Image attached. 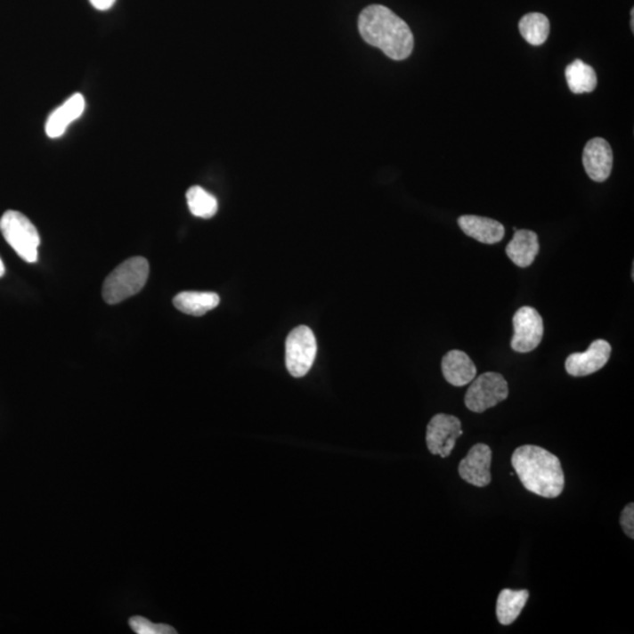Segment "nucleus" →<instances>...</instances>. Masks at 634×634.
Listing matches in <instances>:
<instances>
[{
	"label": "nucleus",
	"instance_id": "obj_6",
	"mask_svg": "<svg viewBox=\"0 0 634 634\" xmlns=\"http://www.w3.org/2000/svg\"><path fill=\"white\" fill-rule=\"evenodd\" d=\"M317 345L314 333L307 326L291 330L286 341V366L294 378H304L314 364Z\"/></svg>",
	"mask_w": 634,
	"mask_h": 634
},
{
	"label": "nucleus",
	"instance_id": "obj_7",
	"mask_svg": "<svg viewBox=\"0 0 634 634\" xmlns=\"http://www.w3.org/2000/svg\"><path fill=\"white\" fill-rule=\"evenodd\" d=\"M462 435V423L456 416L435 415L427 427V449L433 455L447 459L455 448L457 438Z\"/></svg>",
	"mask_w": 634,
	"mask_h": 634
},
{
	"label": "nucleus",
	"instance_id": "obj_16",
	"mask_svg": "<svg viewBox=\"0 0 634 634\" xmlns=\"http://www.w3.org/2000/svg\"><path fill=\"white\" fill-rule=\"evenodd\" d=\"M173 304L178 311L187 315L202 316L219 305L220 297L215 293L183 291L173 298Z\"/></svg>",
	"mask_w": 634,
	"mask_h": 634
},
{
	"label": "nucleus",
	"instance_id": "obj_12",
	"mask_svg": "<svg viewBox=\"0 0 634 634\" xmlns=\"http://www.w3.org/2000/svg\"><path fill=\"white\" fill-rule=\"evenodd\" d=\"M459 226L467 237L485 245H495L502 241L505 235L503 224L489 217L463 215L459 219Z\"/></svg>",
	"mask_w": 634,
	"mask_h": 634
},
{
	"label": "nucleus",
	"instance_id": "obj_17",
	"mask_svg": "<svg viewBox=\"0 0 634 634\" xmlns=\"http://www.w3.org/2000/svg\"><path fill=\"white\" fill-rule=\"evenodd\" d=\"M529 599L528 589H504L497 599L496 614L500 624L508 626L517 621Z\"/></svg>",
	"mask_w": 634,
	"mask_h": 634
},
{
	"label": "nucleus",
	"instance_id": "obj_10",
	"mask_svg": "<svg viewBox=\"0 0 634 634\" xmlns=\"http://www.w3.org/2000/svg\"><path fill=\"white\" fill-rule=\"evenodd\" d=\"M492 451L489 445L476 444L469 450L466 459L460 460L459 474L471 485L485 488L492 483Z\"/></svg>",
	"mask_w": 634,
	"mask_h": 634
},
{
	"label": "nucleus",
	"instance_id": "obj_22",
	"mask_svg": "<svg viewBox=\"0 0 634 634\" xmlns=\"http://www.w3.org/2000/svg\"><path fill=\"white\" fill-rule=\"evenodd\" d=\"M621 525L628 537L634 538V504L626 505L621 515Z\"/></svg>",
	"mask_w": 634,
	"mask_h": 634
},
{
	"label": "nucleus",
	"instance_id": "obj_13",
	"mask_svg": "<svg viewBox=\"0 0 634 634\" xmlns=\"http://www.w3.org/2000/svg\"><path fill=\"white\" fill-rule=\"evenodd\" d=\"M442 372L450 385L464 386L474 381L477 368L466 353L451 350L442 360Z\"/></svg>",
	"mask_w": 634,
	"mask_h": 634
},
{
	"label": "nucleus",
	"instance_id": "obj_24",
	"mask_svg": "<svg viewBox=\"0 0 634 634\" xmlns=\"http://www.w3.org/2000/svg\"><path fill=\"white\" fill-rule=\"evenodd\" d=\"M5 274V265L3 264V260L0 259V278Z\"/></svg>",
	"mask_w": 634,
	"mask_h": 634
},
{
	"label": "nucleus",
	"instance_id": "obj_19",
	"mask_svg": "<svg viewBox=\"0 0 634 634\" xmlns=\"http://www.w3.org/2000/svg\"><path fill=\"white\" fill-rule=\"evenodd\" d=\"M519 31L531 45L540 46L547 42L550 21L541 13H528L519 21Z\"/></svg>",
	"mask_w": 634,
	"mask_h": 634
},
{
	"label": "nucleus",
	"instance_id": "obj_20",
	"mask_svg": "<svg viewBox=\"0 0 634 634\" xmlns=\"http://www.w3.org/2000/svg\"><path fill=\"white\" fill-rule=\"evenodd\" d=\"M188 208L194 216L211 219L217 212V200L200 186L191 187L186 194Z\"/></svg>",
	"mask_w": 634,
	"mask_h": 634
},
{
	"label": "nucleus",
	"instance_id": "obj_15",
	"mask_svg": "<svg viewBox=\"0 0 634 634\" xmlns=\"http://www.w3.org/2000/svg\"><path fill=\"white\" fill-rule=\"evenodd\" d=\"M540 252L537 234L532 231L516 230L514 238L507 246V256L516 265L529 267Z\"/></svg>",
	"mask_w": 634,
	"mask_h": 634
},
{
	"label": "nucleus",
	"instance_id": "obj_8",
	"mask_svg": "<svg viewBox=\"0 0 634 634\" xmlns=\"http://www.w3.org/2000/svg\"><path fill=\"white\" fill-rule=\"evenodd\" d=\"M514 337L511 348L517 353H530L541 345L544 337V323L540 313L532 307H522L514 316Z\"/></svg>",
	"mask_w": 634,
	"mask_h": 634
},
{
	"label": "nucleus",
	"instance_id": "obj_1",
	"mask_svg": "<svg viewBox=\"0 0 634 634\" xmlns=\"http://www.w3.org/2000/svg\"><path fill=\"white\" fill-rule=\"evenodd\" d=\"M359 31L364 42L393 61H404L414 50L410 28L388 7L370 5L361 12Z\"/></svg>",
	"mask_w": 634,
	"mask_h": 634
},
{
	"label": "nucleus",
	"instance_id": "obj_25",
	"mask_svg": "<svg viewBox=\"0 0 634 634\" xmlns=\"http://www.w3.org/2000/svg\"><path fill=\"white\" fill-rule=\"evenodd\" d=\"M631 28L634 29V11H631Z\"/></svg>",
	"mask_w": 634,
	"mask_h": 634
},
{
	"label": "nucleus",
	"instance_id": "obj_21",
	"mask_svg": "<svg viewBox=\"0 0 634 634\" xmlns=\"http://www.w3.org/2000/svg\"><path fill=\"white\" fill-rule=\"evenodd\" d=\"M130 626L133 631L136 634H175L176 631L172 626L166 624H154L149 619L139 617H132L130 619Z\"/></svg>",
	"mask_w": 634,
	"mask_h": 634
},
{
	"label": "nucleus",
	"instance_id": "obj_4",
	"mask_svg": "<svg viewBox=\"0 0 634 634\" xmlns=\"http://www.w3.org/2000/svg\"><path fill=\"white\" fill-rule=\"evenodd\" d=\"M0 232L14 252L28 264L38 260L40 237L35 224L24 214L7 211L0 219Z\"/></svg>",
	"mask_w": 634,
	"mask_h": 634
},
{
	"label": "nucleus",
	"instance_id": "obj_18",
	"mask_svg": "<svg viewBox=\"0 0 634 634\" xmlns=\"http://www.w3.org/2000/svg\"><path fill=\"white\" fill-rule=\"evenodd\" d=\"M565 77L567 85L574 94L589 93L597 87L595 69L580 59L567 66Z\"/></svg>",
	"mask_w": 634,
	"mask_h": 634
},
{
	"label": "nucleus",
	"instance_id": "obj_5",
	"mask_svg": "<svg viewBox=\"0 0 634 634\" xmlns=\"http://www.w3.org/2000/svg\"><path fill=\"white\" fill-rule=\"evenodd\" d=\"M508 396L507 379L499 372H484L471 382L464 402L470 411L482 414L507 400Z\"/></svg>",
	"mask_w": 634,
	"mask_h": 634
},
{
	"label": "nucleus",
	"instance_id": "obj_14",
	"mask_svg": "<svg viewBox=\"0 0 634 634\" xmlns=\"http://www.w3.org/2000/svg\"><path fill=\"white\" fill-rule=\"evenodd\" d=\"M85 105L86 104H85L83 94H73L51 114L46 123V134L53 139L64 135L69 125L83 116Z\"/></svg>",
	"mask_w": 634,
	"mask_h": 634
},
{
	"label": "nucleus",
	"instance_id": "obj_9",
	"mask_svg": "<svg viewBox=\"0 0 634 634\" xmlns=\"http://www.w3.org/2000/svg\"><path fill=\"white\" fill-rule=\"evenodd\" d=\"M612 348L606 340H596L585 353L571 354L566 359L565 370L573 378L595 374L606 367L610 360Z\"/></svg>",
	"mask_w": 634,
	"mask_h": 634
},
{
	"label": "nucleus",
	"instance_id": "obj_23",
	"mask_svg": "<svg viewBox=\"0 0 634 634\" xmlns=\"http://www.w3.org/2000/svg\"><path fill=\"white\" fill-rule=\"evenodd\" d=\"M92 5L97 10L107 11L114 5L116 0H90Z\"/></svg>",
	"mask_w": 634,
	"mask_h": 634
},
{
	"label": "nucleus",
	"instance_id": "obj_3",
	"mask_svg": "<svg viewBox=\"0 0 634 634\" xmlns=\"http://www.w3.org/2000/svg\"><path fill=\"white\" fill-rule=\"evenodd\" d=\"M150 264L145 257H132L114 269L105 280L102 297L109 305L120 304L138 294L149 279Z\"/></svg>",
	"mask_w": 634,
	"mask_h": 634
},
{
	"label": "nucleus",
	"instance_id": "obj_2",
	"mask_svg": "<svg viewBox=\"0 0 634 634\" xmlns=\"http://www.w3.org/2000/svg\"><path fill=\"white\" fill-rule=\"evenodd\" d=\"M511 463L528 492L544 499H556L563 492L565 478L562 464L558 457L548 450L537 445H523L515 450Z\"/></svg>",
	"mask_w": 634,
	"mask_h": 634
},
{
	"label": "nucleus",
	"instance_id": "obj_11",
	"mask_svg": "<svg viewBox=\"0 0 634 634\" xmlns=\"http://www.w3.org/2000/svg\"><path fill=\"white\" fill-rule=\"evenodd\" d=\"M582 165L589 178L593 182H606L611 175L612 165H614V153L610 143L603 138L589 140L582 152Z\"/></svg>",
	"mask_w": 634,
	"mask_h": 634
}]
</instances>
